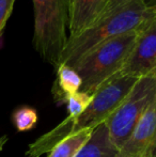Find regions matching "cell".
Returning a JSON list of instances; mask_svg holds the SVG:
<instances>
[{
    "label": "cell",
    "mask_w": 156,
    "mask_h": 157,
    "mask_svg": "<svg viewBox=\"0 0 156 157\" xmlns=\"http://www.w3.org/2000/svg\"><path fill=\"white\" fill-rule=\"evenodd\" d=\"M143 0H112L103 14L78 34L67 37L60 64L73 67L86 54L105 41L128 32H139L154 16ZM59 64V65H60Z\"/></svg>",
    "instance_id": "obj_1"
},
{
    "label": "cell",
    "mask_w": 156,
    "mask_h": 157,
    "mask_svg": "<svg viewBox=\"0 0 156 157\" xmlns=\"http://www.w3.org/2000/svg\"><path fill=\"white\" fill-rule=\"evenodd\" d=\"M137 80V77L127 75L113 76L98 88L93 95V101L82 113L75 118L67 117L55 128L42 135L29 145L26 155L40 157L43 154L49 153L59 142L67 137L82 130L94 129L96 126L105 123L128 94Z\"/></svg>",
    "instance_id": "obj_2"
},
{
    "label": "cell",
    "mask_w": 156,
    "mask_h": 157,
    "mask_svg": "<svg viewBox=\"0 0 156 157\" xmlns=\"http://www.w3.org/2000/svg\"><path fill=\"white\" fill-rule=\"evenodd\" d=\"M138 32L133 31L105 41L78 61L75 68L81 77L80 91L94 95L98 88L117 75L131 55Z\"/></svg>",
    "instance_id": "obj_3"
},
{
    "label": "cell",
    "mask_w": 156,
    "mask_h": 157,
    "mask_svg": "<svg viewBox=\"0 0 156 157\" xmlns=\"http://www.w3.org/2000/svg\"><path fill=\"white\" fill-rule=\"evenodd\" d=\"M33 46L45 62L57 68L67 41L70 0H32Z\"/></svg>",
    "instance_id": "obj_4"
},
{
    "label": "cell",
    "mask_w": 156,
    "mask_h": 157,
    "mask_svg": "<svg viewBox=\"0 0 156 157\" xmlns=\"http://www.w3.org/2000/svg\"><path fill=\"white\" fill-rule=\"evenodd\" d=\"M155 97L156 71L139 77L117 109L105 121L111 140L118 149H121L127 141Z\"/></svg>",
    "instance_id": "obj_5"
},
{
    "label": "cell",
    "mask_w": 156,
    "mask_h": 157,
    "mask_svg": "<svg viewBox=\"0 0 156 157\" xmlns=\"http://www.w3.org/2000/svg\"><path fill=\"white\" fill-rule=\"evenodd\" d=\"M154 71H156V12L146 27L138 32L133 50L117 75L139 78Z\"/></svg>",
    "instance_id": "obj_6"
},
{
    "label": "cell",
    "mask_w": 156,
    "mask_h": 157,
    "mask_svg": "<svg viewBox=\"0 0 156 157\" xmlns=\"http://www.w3.org/2000/svg\"><path fill=\"white\" fill-rule=\"evenodd\" d=\"M119 157H156V97L120 149Z\"/></svg>",
    "instance_id": "obj_7"
},
{
    "label": "cell",
    "mask_w": 156,
    "mask_h": 157,
    "mask_svg": "<svg viewBox=\"0 0 156 157\" xmlns=\"http://www.w3.org/2000/svg\"><path fill=\"white\" fill-rule=\"evenodd\" d=\"M108 3L109 0H70L67 24L70 36L90 27L103 14Z\"/></svg>",
    "instance_id": "obj_8"
},
{
    "label": "cell",
    "mask_w": 156,
    "mask_h": 157,
    "mask_svg": "<svg viewBox=\"0 0 156 157\" xmlns=\"http://www.w3.org/2000/svg\"><path fill=\"white\" fill-rule=\"evenodd\" d=\"M119 155L120 149L111 140L106 124L102 123L92 130L89 139L74 157H119Z\"/></svg>",
    "instance_id": "obj_9"
},
{
    "label": "cell",
    "mask_w": 156,
    "mask_h": 157,
    "mask_svg": "<svg viewBox=\"0 0 156 157\" xmlns=\"http://www.w3.org/2000/svg\"><path fill=\"white\" fill-rule=\"evenodd\" d=\"M82 80L77 71L67 64L56 68V80L52 86V96L58 105L65 104L70 96L80 91Z\"/></svg>",
    "instance_id": "obj_10"
},
{
    "label": "cell",
    "mask_w": 156,
    "mask_h": 157,
    "mask_svg": "<svg viewBox=\"0 0 156 157\" xmlns=\"http://www.w3.org/2000/svg\"><path fill=\"white\" fill-rule=\"evenodd\" d=\"M93 129L82 130L59 142L46 157H74L83 143L89 139Z\"/></svg>",
    "instance_id": "obj_11"
},
{
    "label": "cell",
    "mask_w": 156,
    "mask_h": 157,
    "mask_svg": "<svg viewBox=\"0 0 156 157\" xmlns=\"http://www.w3.org/2000/svg\"><path fill=\"white\" fill-rule=\"evenodd\" d=\"M13 121L18 132L30 130L36 126L38 122V113L32 108L21 107L14 112Z\"/></svg>",
    "instance_id": "obj_12"
},
{
    "label": "cell",
    "mask_w": 156,
    "mask_h": 157,
    "mask_svg": "<svg viewBox=\"0 0 156 157\" xmlns=\"http://www.w3.org/2000/svg\"><path fill=\"white\" fill-rule=\"evenodd\" d=\"M93 101V95H90L86 92L79 91L69 97L65 105L67 108L70 118H75L82 113Z\"/></svg>",
    "instance_id": "obj_13"
},
{
    "label": "cell",
    "mask_w": 156,
    "mask_h": 157,
    "mask_svg": "<svg viewBox=\"0 0 156 157\" xmlns=\"http://www.w3.org/2000/svg\"><path fill=\"white\" fill-rule=\"evenodd\" d=\"M15 0H0V35L13 11Z\"/></svg>",
    "instance_id": "obj_14"
},
{
    "label": "cell",
    "mask_w": 156,
    "mask_h": 157,
    "mask_svg": "<svg viewBox=\"0 0 156 157\" xmlns=\"http://www.w3.org/2000/svg\"><path fill=\"white\" fill-rule=\"evenodd\" d=\"M146 6L151 10H156V0H143Z\"/></svg>",
    "instance_id": "obj_15"
},
{
    "label": "cell",
    "mask_w": 156,
    "mask_h": 157,
    "mask_svg": "<svg viewBox=\"0 0 156 157\" xmlns=\"http://www.w3.org/2000/svg\"><path fill=\"white\" fill-rule=\"evenodd\" d=\"M6 141H8V137H6V136L0 137V152H1V150L3 149L4 144L6 143Z\"/></svg>",
    "instance_id": "obj_16"
},
{
    "label": "cell",
    "mask_w": 156,
    "mask_h": 157,
    "mask_svg": "<svg viewBox=\"0 0 156 157\" xmlns=\"http://www.w3.org/2000/svg\"><path fill=\"white\" fill-rule=\"evenodd\" d=\"M109 1H112V0H109Z\"/></svg>",
    "instance_id": "obj_17"
}]
</instances>
